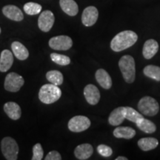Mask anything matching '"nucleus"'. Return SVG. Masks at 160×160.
Masks as SVG:
<instances>
[{
	"label": "nucleus",
	"mask_w": 160,
	"mask_h": 160,
	"mask_svg": "<svg viewBox=\"0 0 160 160\" xmlns=\"http://www.w3.org/2000/svg\"><path fill=\"white\" fill-rule=\"evenodd\" d=\"M0 33H1V28H0Z\"/></svg>",
	"instance_id": "nucleus-33"
},
{
	"label": "nucleus",
	"mask_w": 160,
	"mask_h": 160,
	"mask_svg": "<svg viewBox=\"0 0 160 160\" xmlns=\"http://www.w3.org/2000/svg\"><path fill=\"white\" fill-rule=\"evenodd\" d=\"M60 7L66 14L74 17L79 12V7L74 0H59Z\"/></svg>",
	"instance_id": "nucleus-18"
},
{
	"label": "nucleus",
	"mask_w": 160,
	"mask_h": 160,
	"mask_svg": "<svg viewBox=\"0 0 160 160\" xmlns=\"http://www.w3.org/2000/svg\"><path fill=\"white\" fill-rule=\"evenodd\" d=\"M138 108L143 115L153 117L157 115L159 111V105L154 98L151 97H144L138 103Z\"/></svg>",
	"instance_id": "nucleus-4"
},
{
	"label": "nucleus",
	"mask_w": 160,
	"mask_h": 160,
	"mask_svg": "<svg viewBox=\"0 0 160 160\" xmlns=\"http://www.w3.org/2000/svg\"><path fill=\"white\" fill-rule=\"evenodd\" d=\"M25 80L23 77L17 73H10L7 75L5 79V88L10 92H17L22 87Z\"/></svg>",
	"instance_id": "nucleus-7"
},
{
	"label": "nucleus",
	"mask_w": 160,
	"mask_h": 160,
	"mask_svg": "<svg viewBox=\"0 0 160 160\" xmlns=\"http://www.w3.org/2000/svg\"><path fill=\"white\" fill-rule=\"evenodd\" d=\"M73 45L71 38L68 36L62 35L52 37L49 40V46L52 49L57 51H68Z\"/></svg>",
	"instance_id": "nucleus-8"
},
{
	"label": "nucleus",
	"mask_w": 160,
	"mask_h": 160,
	"mask_svg": "<svg viewBox=\"0 0 160 160\" xmlns=\"http://www.w3.org/2000/svg\"><path fill=\"white\" fill-rule=\"evenodd\" d=\"M46 78L51 84L55 85H61L63 83V75L59 71H50L46 73Z\"/></svg>",
	"instance_id": "nucleus-26"
},
{
	"label": "nucleus",
	"mask_w": 160,
	"mask_h": 160,
	"mask_svg": "<svg viewBox=\"0 0 160 160\" xmlns=\"http://www.w3.org/2000/svg\"><path fill=\"white\" fill-rule=\"evenodd\" d=\"M159 145V141L153 137L142 138L138 141V146L143 151H149L155 149Z\"/></svg>",
	"instance_id": "nucleus-20"
},
{
	"label": "nucleus",
	"mask_w": 160,
	"mask_h": 160,
	"mask_svg": "<svg viewBox=\"0 0 160 160\" xmlns=\"http://www.w3.org/2000/svg\"><path fill=\"white\" fill-rule=\"evenodd\" d=\"M5 113L13 120H17L21 117L22 111L20 106L13 102H9L4 105Z\"/></svg>",
	"instance_id": "nucleus-17"
},
{
	"label": "nucleus",
	"mask_w": 160,
	"mask_h": 160,
	"mask_svg": "<svg viewBox=\"0 0 160 160\" xmlns=\"http://www.w3.org/2000/svg\"><path fill=\"white\" fill-rule=\"evenodd\" d=\"M24 11L28 15H37L42 11V6L35 2H28L24 5Z\"/></svg>",
	"instance_id": "nucleus-27"
},
{
	"label": "nucleus",
	"mask_w": 160,
	"mask_h": 160,
	"mask_svg": "<svg viewBox=\"0 0 160 160\" xmlns=\"http://www.w3.org/2000/svg\"><path fill=\"white\" fill-rule=\"evenodd\" d=\"M51 59L53 62L59 65L65 66L71 63V59L65 55L59 54L57 53H53L51 54Z\"/></svg>",
	"instance_id": "nucleus-28"
},
{
	"label": "nucleus",
	"mask_w": 160,
	"mask_h": 160,
	"mask_svg": "<svg viewBox=\"0 0 160 160\" xmlns=\"http://www.w3.org/2000/svg\"><path fill=\"white\" fill-rule=\"evenodd\" d=\"M11 49L13 54L18 59L25 60L29 57V52L25 46L19 42H13L11 45Z\"/></svg>",
	"instance_id": "nucleus-19"
},
{
	"label": "nucleus",
	"mask_w": 160,
	"mask_h": 160,
	"mask_svg": "<svg viewBox=\"0 0 160 160\" xmlns=\"http://www.w3.org/2000/svg\"><path fill=\"white\" fill-rule=\"evenodd\" d=\"M1 149L2 154L8 160H17L19 153V146L14 139L5 137L2 140Z\"/></svg>",
	"instance_id": "nucleus-5"
},
{
	"label": "nucleus",
	"mask_w": 160,
	"mask_h": 160,
	"mask_svg": "<svg viewBox=\"0 0 160 160\" xmlns=\"http://www.w3.org/2000/svg\"><path fill=\"white\" fill-rule=\"evenodd\" d=\"M97 151L100 155L104 157H111L113 153V150L109 146L105 145H99L97 147Z\"/></svg>",
	"instance_id": "nucleus-30"
},
{
	"label": "nucleus",
	"mask_w": 160,
	"mask_h": 160,
	"mask_svg": "<svg viewBox=\"0 0 160 160\" xmlns=\"http://www.w3.org/2000/svg\"><path fill=\"white\" fill-rule=\"evenodd\" d=\"M123 114L125 119L135 123L137 122L138 120L144 117L142 114H141V113L131 107H124Z\"/></svg>",
	"instance_id": "nucleus-25"
},
{
	"label": "nucleus",
	"mask_w": 160,
	"mask_h": 160,
	"mask_svg": "<svg viewBox=\"0 0 160 160\" xmlns=\"http://www.w3.org/2000/svg\"><path fill=\"white\" fill-rule=\"evenodd\" d=\"M84 96L86 101L92 105H97L100 100V92L99 89L92 84L85 86L84 89Z\"/></svg>",
	"instance_id": "nucleus-11"
},
{
	"label": "nucleus",
	"mask_w": 160,
	"mask_h": 160,
	"mask_svg": "<svg viewBox=\"0 0 160 160\" xmlns=\"http://www.w3.org/2000/svg\"><path fill=\"white\" fill-rule=\"evenodd\" d=\"M113 136L119 139H131L136 135V131L130 127H118L113 131Z\"/></svg>",
	"instance_id": "nucleus-21"
},
{
	"label": "nucleus",
	"mask_w": 160,
	"mask_h": 160,
	"mask_svg": "<svg viewBox=\"0 0 160 160\" xmlns=\"http://www.w3.org/2000/svg\"><path fill=\"white\" fill-rule=\"evenodd\" d=\"M55 18L51 11H45L41 13L38 19V26L43 32H48L54 24Z\"/></svg>",
	"instance_id": "nucleus-9"
},
{
	"label": "nucleus",
	"mask_w": 160,
	"mask_h": 160,
	"mask_svg": "<svg viewBox=\"0 0 160 160\" xmlns=\"http://www.w3.org/2000/svg\"><path fill=\"white\" fill-rule=\"evenodd\" d=\"M99 17V11L94 6H89L83 11L82 22L86 27H91L97 22Z\"/></svg>",
	"instance_id": "nucleus-10"
},
{
	"label": "nucleus",
	"mask_w": 160,
	"mask_h": 160,
	"mask_svg": "<svg viewBox=\"0 0 160 160\" xmlns=\"http://www.w3.org/2000/svg\"><path fill=\"white\" fill-rule=\"evenodd\" d=\"M116 160H128V158L125 157H118L117 158H116Z\"/></svg>",
	"instance_id": "nucleus-32"
},
{
	"label": "nucleus",
	"mask_w": 160,
	"mask_h": 160,
	"mask_svg": "<svg viewBox=\"0 0 160 160\" xmlns=\"http://www.w3.org/2000/svg\"><path fill=\"white\" fill-rule=\"evenodd\" d=\"M138 36L132 31H124L115 36L111 40V48L115 52L122 51L137 42Z\"/></svg>",
	"instance_id": "nucleus-1"
},
{
	"label": "nucleus",
	"mask_w": 160,
	"mask_h": 160,
	"mask_svg": "<svg viewBox=\"0 0 160 160\" xmlns=\"http://www.w3.org/2000/svg\"><path fill=\"white\" fill-rule=\"evenodd\" d=\"M62 96V91L57 85L46 84L42 86L39 92V99L44 104H53L58 101Z\"/></svg>",
	"instance_id": "nucleus-3"
},
{
	"label": "nucleus",
	"mask_w": 160,
	"mask_h": 160,
	"mask_svg": "<svg viewBox=\"0 0 160 160\" xmlns=\"http://www.w3.org/2000/svg\"><path fill=\"white\" fill-rule=\"evenodd\" d=\"M93 153V148L91 145L88 143L78 145L74 150V155L78 159L85 160L89 159Z\"/></svg>",
	"instance_id": "nucleus-14"
},
{
	"label": "nucleus",
	"mask_w": 160,
	"mask_h": 160,
	"mask_svg": "<svg viewBox=\"0 0 160 160\" xmlns=\"http://www.w3.org/2000/svg\"><path fill=\"white\" fill-rule=\"evenodd\" d=\"M91 126V121L85 116H76L71 118L68 122V128L71 131L75 133L85 131Z\"/></svg>",
	"instance_id": "nucleus-6"
},
{
	"label": "nucleus",
	"mask_w": 160,
	"mask_h": 160,
	"mask_svg": "<svg viewBox=\"0 0 160 160\" xmlns=\"http://www.w3.org/2000/svg\"><path fill=\"white\" fill-rule=\"evenodd\" d=\"M44 151L41 144L37 143L33 148V157L32 160H42L43 158Z\"/></svg>",
	"instance_id": "nucleus-29"
},
{
	"label": "nucleus",
	"mask_w": 160,
	"mask_h": 160,
	"mask_svg": "<svg viewBox=\"0 0 160 160\" xmlns=\"http://www.w3.org/2000/svg\"><path fill=\"white\" fill-rule=\"evenodd\" d=\"M123 108H117L111 112L108 117V122L110 125L113 126H119L123 122L124 119H125L123 114Z\"/></svg>",
	"instance_id": "nucleus-22"
},
{
	"label": "nucleus",
	"mask_w": 160,
	"mask_h": 160,
	"mask_svg": "<svg viewBox=\"0 0 160 160\" xmlns=\"http://www.w3.org/2000/svg\"><path fill=\"white\" fill-rule=\"evenodd\" d=\"M119 67L126 82L133 83L136 78L134 59L130 55L123 56L119 61Z\"/></svg>",
	"instance_id": "nucleus-2"
},
{
	"label": "nucleus",
	"mask_w": 160,
	"mask_h": 160,
	"mask_svg": "<svg viewBox=\"0 0 160 160\" xmlns=\"http://www.w3.org/2000/svg\"><path fill=\"white\" fill-rule=\"evenodd\" d=\"M13 63V56L11 51L4 50L0 57V71L6 72L11 68Z\"/></svg>",
	"instance_id": "nucleus-16"
},
{
	"label": "nucleus",
	"mask_w": 160,
	"mask_h": 160,
	"mask_svg": "<svg viewBox=\"0 0 160 160\" xmlns=\"http://www.w3.org/2000/svg\"><path fill=\"white\" fill-rule=\"evenodd\" d=\"M158 51H159V44L156 40L153 39L147 40L143 46V57L147 59H151L157 54Z\"/></svg>",
	"instance_id": "nucleus-13"
},
{
	"label": "nucleus",
	"mask_w": 160,
	"mask_h": 160,
	"mask_svg": "<svg viewBox=\"0 0 160 160\" xmlns=\"http://www.w3.org/2000/svg\"><path fill=\"white\" fill-rule=\"evenodd\" d=\"M2 13L6 17L13 21L20 22L24 19V15L19 8L15 5H6L2 8Z\"/></svg>",
	"instance_id": "nucleus-12"
},
{
	"label": "nucleus",
	"mask_w": 160,
	"mask_h": 160,
	"mask_svg": "<svg viewBox=\"0 0 160 160\" xmlns=\"http://www.w3.org/2000/svg\"><path fill=\"white\" fill-rule=\"evenodd\" d=\"M143 73L146 77L160 82V67L153 65H147L144 68Z\"/></svg>",
	"instance_id": "nucleus-24"
},
{
	"label": "nucleus",
	"mask_w": 160,
	"mask_h": 160,
	"mask_svg": "<svg viewBox=\"0 0 160 160\" xmlns=\"http://www.w3.org/2000/svg\"><path fill=\"white\" fill-rule=\"evenodd\" d=\"M96 79L99 85L104 89H110L112 86V79L111 76L105 70L99 69L96 72Z\"/></svg>",
	"instance_id": "nucleus-15"
},
{
	"label": "nucleus",
	"mask_w": 160,
	"mask_h": 160,
	"mask_svg": "<svg viewBox=\"0 0 160 160\" xmlns=\"http://www.w3.org/2000/svg\"><path fill=\"white\" fill-rule=\"evenodd\" d=\"M45 160H61L62 157L60 153L57 151L49 152L45 157Z\"/></svg>",
	"instance_id": "nucleus-31"
},
{
	"label": "nucleus",
	"mask_w": 160,
	"mask_h": 160,
	"mask_svg": "<svg viewBox=\"0 0 160 160\" xmlns=\"http://www.w3.org/2000/svg\"><path fill=\"white\" fill-rule=\"evenodd\" d=\"M136 124L138 128L146 133H153L157 130V126L154 123L144 117L138 120Z\"/></svg>",
	"instance_id": "nucleus-23"
}]
</instances>
